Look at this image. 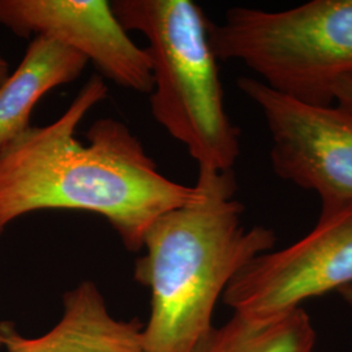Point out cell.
Segmentation results:
<instances>
[{
    "instance_id": "6da1fadb",
    "label": "cell",
    "mask_w": 352,
    "mask_h": 352,
    "mask_svg": "<svg viewBox=\"0 0 352 352\" xmlns=\"http://www.w3.org/2000/svg\"><path fill=\"white\" fill-rule=\"evenodd\" d=\"M109 88L91 76L58 119L30 126L0 151V235L19 218L42 210L103 217L129 252L162 214L195 201L200 189L164 176L142 142L113 118L96 120L87 144L76 129Z\"/></svg>"
},
{
    "instance_id": "7a4b0ae2",
    "label": "cell",
    "mask_w": 352,
    "mask_h": 352,
    "mask_svg": "<svg viewBox=\"0 0 352 352\" xmlns=\"http://www.w3.org/2000/svg\"><path fill=\"white\" fill-rule=\"evenodd\" d=\"M200 196L160 215L136 260L135 280L149 289L145 352H192L212 330L217 302L240 269L277 241L269 227L243 223L234 171L199 170Z\"/></svg>"
},
{
    "instance_id": "3957f363",
    "label": "cell",
    "mask_w": 352,
    "mask_h": 352,
    "mask_svg": "<svg viewBox=\"0 0 352 352\" xmlns=\"http://www.w3.org/2000/svg\"><path fill=\"white\" fill-rule=\"evenodd\" d=\"M126 32L141 33L151 62V111L199 170L232 171L240 131L225 106L206 14L192 0H113Z\"/></svg>"
},
{
    "instance_id": "277c9868",
    "label": "cell",
    "mask_w": 352,
    "mask_h": 352,
    "mask_svg": "<svg viewBox=\"0 0 352 352\" xmlns=\"http://www.w3.org/2000/svg\"><path fill=\"white\" fill-rule=\"evenodd\" d=\"M218 60L248 67L269 88L299 101L331 104L352 76V0H312L285 11L232 7L209 25Z\"/></svg>"
},
{
    "instance_id": "5b68a950",
    "label": "cell",
    "mask_w": 352,
    "mask_h": 352,
    "mask_svg": "<svg viewBox=\"0 0 352 352\" xmlns=\"http://www.w3.org/2000/svg\"><path fill=\"white\" fill-rule=\"evenodd\" d=\"M352 285V202L321 205L315 227L296 243L261 253L232 278L222 302L265 320Z\"/></svg>"
},
{
    "instance_id": "8992f818",
    "label": "cell",
    "mask_w": 352,
    "mask_h": 352,
    "mask_svg": "<svg viewBox=\"0 0 352 352\" xmlns=\"http://www.w3.org/2000/svg\"><path fill=\"white\" fill-rule=\"evenodd\" d=\"M238 87L264 115L274 173L314 190L321 205L352 202V118L331 104L299 101L253 77Z\"/></svg>"
},
{
    "instance_id": "52a82bcc",
    "label": "cell",
    "mask_w": 352,
    "mask_h": 352,
    "mask_svg": "<svg viewBox=\"0 0 352 352\" xmlns=\"http://www.w3.org/2000/svg\"><path fill=\"white\" fill-rule=\"evenodd\" d=\"M0 25L20 38L46 37L82 55L122 88L151 94V62L106 0H0Z\"/></svg>"
},
{
    "instance_id": "ba28073f",
    "label": "cell",
    "mask_w": 352,
    "mask_h": 352,
    "mask_svg": "<svg viewBox=\"0 0 352 352\" xmlns=\"http://www.w3.org/2000/svg\"><path fill=\"white\" fill-rule=\"evenodd\" d=\"M144 322L110 312L100 287L82 280L63 295V314L39 337H24L12 322L0 324L6 352H145Z\"/></svg>"
},
{
    "instance_id": "9c48e42d",
    "label": "cell",
    "mask_w": 352,
    "mask_h": 352,
    "mask_svg": "<svg viewBox=\"0 0 352 352\" xmlns=\"http://www.w3.org/2000/svg\"><path fill=\"white\" fill-rule=\"evenodd\" d=\"M88 63L55 39H30L21 62L0 85V151L32 126L30 116L41 98L74 82Z\"/></svg>"
},
{
    "instance_id": "30bf717a",
    "label": "cell",
    "mask_w": 352,
    "mask_h": 352,
    "mask_svg": "<svg viewBox=\"0 0 352 352\" xmlns=\"http://www.w3.org/2000/svg\"><path fill=\"white\" fill-rule=\"evenodd\" d=\"M315 346L312 320L299 308L265 320L234 314L212 327L192 352H315Z\"/></svg>"
},
{
    "instance_id": "8fae6325",
    "label": "cell",
    "mask_w": 352,
    "mask_h": 352,
    "mask_svg": "<svg viewBox=\"0 0 352 352\" xmlns=\"http://www.w3.org/2000/svg\"><path fill=\"white\" fill-rule=\"evenodd\" d=\"M334 102L337 107L352 118V76L343 78L334 89Z\"/></svg>"
},
{
    "instance_id": "7c38bea8",
    "label": "cell",
    "mask_w": 352,
    "mask_h": 352,
    "mask_svg": "<svg viewBox=\"0 0 352 352\" xmlns=\"http://www.w3.org/2000/svg\"><path fill=\"white\" fill-rule=\"evenodd\" d=\"M11 74L10 69V63L7 62V59L4 58V55L0 51V85L6 81V78Z\"/></svg>"
},
{
    "instance_id": "4fadbf2b",
    "label": "cell",
    "mask_w": 352,
    "mask_h": 352,
    "mask_svg": "<svg viewBox=\"0 0 352 352\" xmlns=\"http://www.w3.org/2000/svg\"><path fill=\"white\" fill-rule=\"evenodd\" d=\"M338 294H340L344 302H347L350 307H352V285L349 286V287L340 289V291H338Z\"/></svg>"
},
{
    "instance_id": "5bb4252c",
    "label": "cell",
    "mask_w": 352,
    "mask_h": 352,
    "mask_svg": "<svg viewBox=\"0 0 352 352\" xmlns=\"http://www.w3.org/2000/svg\"><path fill=\"white\" fill-rule=\"evenodd\" d=\"M0 350H3V340H1V337H0Z\"/></svg>"
}]
</instances>
